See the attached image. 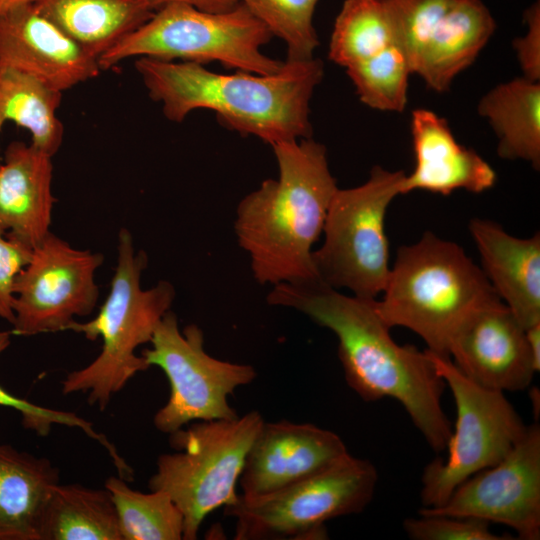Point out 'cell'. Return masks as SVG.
Instances as JSON below:
<instances>
[{
	"label": "cell",
	"mask_w": 540,
	"mask_h": 540,
	"mask_svg": "<svg viewBox=\"0 0 540 540\" xmlns=\"http://www.w3.org/2000/svg\"><path fill=\"white\" fill-rule=\"evenodd\" d=\"M272 148L278 178L262 181L238 203L237 241L248 253L259 284L319 281L312 247L323 232L338 189L326 147L310 137L276 143Z\"/></svg>",
	"instance_id": "obj_3"
},
{
	"label": "cell",
	"mask_w": 540,
	"mask_h": 540,
	"mask_svg": "<svg viewBox=\"0 0 540 540\" xmlns=\"http://www.w3.org/2000/svg\"><path fill=\"white\" fill-rule=\"evenodd\" d=\"M265 422L258 411L231 419L195 421L169 434L173 453L160 455L148 481L183 515V540L198 537L204 519L233 503L248 451Z\"/></svg>",
	"instance_id": "obj_7"
},
{
	"label": "cell",
	"mask_w": 540,
	"mask_h": 540,
	"mask_svg": "<svg viewBox=\"0 0 540 540\" xmlns=\"http://www.w3.org/2000/svg\"><path fill=\"white\" fill-rule=\"evenodd\" d=\"M525 336L534 368L538 372L540 370V323L526 328Z\"/></svg>",
	"instance_id": "obj_36"
},
{
	"label": "cell",
	"mask_w": 540,
	"mask_h": 540,
	"mask_svg": "<svg viewBox=\"0 0 540 540\" xmlns=\"http://www.w3.org/2000/svg\"><path fill=\"white\" fill-rule=\"evenodd\" d=\"M0 64L62 93L101 72L98 59L31 2L0 15Z\"/></svg>",
	"instance_id": "obj_16"
},
{
	"label": "cell",
	"mask_w": 540,
	"mask_h": 540,
	"mask_svg": "<svg viewBox=\"0 0 540 540\" xmlns=\"http://www.w3.org/2000/svg\"><path fill=\"white\" fill-rule=\"evenodd\" d=\"M527 30L513 41V48L524 78L539 82L540 79V4L534 2L524 12Z\"/></svg>",
	"instance_id": "obj_34"
},
{
	"label": "cell",
	"mask_w": 540,
	"mask_h": 540,
	"mask_svg": "<svg viewBox=\"0 0 540 540\" xmlns=\"http://www.w3.org/2000/svg\"><path fill=\"white\" fill-rule=\"evenodd\" d=\"M448 355L466 378L500 392L527 389L536 373L525 329L502 301L473 311L454 333Z\"/></svg>",
	"instance_id": "obj_14"
},
{
	"label": "cell",
	"mask_w": 540,
	"mask_h": 540,
	"mask_svg": "<svg viewBox=\"0 0 540 540\" xmlns=\"http://www.w3.org/2000/svg\"><path fill=\"white\" fill-rule=\"evenodd\" d=\"M32 251L21 241L0 229V318L14 322V285L18 274L29 263Z\"/></svg>",
	"instance_id": "obj_33"
},
{
	"label": "cell",
	"mask_w": 540,
	"mask_h": 540,
	"mask_svg": "<svg viewBox=\"0 0 540 540\" xmlns=\"http://www.w3.org/2000/svg\"><path fill=\"white\" fill-rule=\"evenodd\" d=\"M497 138L502 159L523 160L540 167V83L524 77L501 83L477 106Z\"/></svg>",
	"instance_id": "obj_23"
},
{
	"label": "cell",
	"mask_w": 540,
	"mask_h": 540,
	"mask_svg": "<svg viewBox=\"0 0 540 540\" xmlns=\"http://www.w3.org/2000/svg\"><path fill=\"white\" fill-rule=\"evenodd\" d=\"M396 45L380 0H345L335 19L329 59L345 69Z\"/></svg>",
	"instance_id": "obj_27"
},
{
	"label": "cell",
	"mask_w": 540,
	"mask_h": 540,
	"mask_svg": "<svg viewBox=\"0 0 540 540\" xmlns=\"http://www.w3.org/2000/svg\"><path fill=\"white\" fill-rule=\"evenodd\" d=\"M37 10L99 59L147 22V0H32Z\"/></svg>",
	"instance_id": "obj_22"
},
{
	"label": "cell",
	"mask_w": 540,
	"mask_h": 540,
	"mask_svg": "<svg viewBox=\"0 0 540 540\" xmlns=\"http://www.w3.org/2000/svg\"><path fill=\"white\" fill-rule=\"evenodd\" d=\"M419 512L472 517L512 528L518 539L540 538V427L534 423L496 465L462 482L437 508Z\"/></svg>",
	"instance_id": "obj_13"
},
{
	"label": "cell",
	"mask_w": 540,
	"mask_h": 540,
	"mask_svg": "<svg viewBox=\"0 0 540 540\" xmlns=\"http://www.w3.org/2000/svg\"><path fill=\"white\" fill-rule=\"evenodd\" d=\"M103 261L101 253L74 248L50 232L16 278L13 333L63 331L75 317L90 315L98 302L95 275Z\"/></svg>",
	"instance_id": "obj_12"
},
{
	"label": "cell",
	"mask_w": 540,
	"mask_h": 540,
	"mask_svg": "<svg viewBox=\"0 0 540 540\" xmlns=\"http://www.w3.org/2000/svg\"><path fill=\"white\" fill-rule=\"evenodd\" d=\"M469 231L482 271L500 300L526 329L540 323V236L518 238L498 223L475 218Z\"/></svg>",
	"instance_id": "obj_19"
},
{
	"label": "cell",
	"mask_w": 540,
	"mask_h": 540,
	"mask_svg": "<svg viewBox=\"0 0 540 540\" xmlns=\"http://www.w3.org/2000/svg\"><path fill=\"white\" fill-rule=\"evenodd\" d=\"M30 2L32 0H0V15Z\"/></svg>",
	"instance_id": "obj_37"
},
{
	"label": "cell",
	"mask_w": 540,
	"mask_h": 540,
	"mask_svg": "<svg viewBox=\"0 0 540 540\" xmlns=\"http://www.w3.org/2000/svg\"><path fill=\"white\" fill-rule=\"evenodd\" d=\"M62 94L25 72L0 64V134L7 122H13L31 134L32 145L53 157L64 137L57 115Z\"/></svg>",
	"instance_id": "obj_25"
},
{
	"label": "cell",
	"mask_w": 540,
	"mask_h": 540,
	"mask_svg": "<svg viewBox=\"0 0 540 540\" xmlns=\"http://www.w3.org/2000/svg\"><path fill=\"white\" fill-rule=\"evenodd\" d=\"M362 103L380 111L402 112L412 70L403 51L392 45L346 68Z\"/></svg>",
	"instance_id": "obj_28"
},
{
	"label": "cell",
	"mask_w": 540,
	"mask_h": 540,
	"mask_svg": "<svg viewBox=\"0 0 540 540\" xmlns=\"http://www.w3.org/2000/svg\"><path fill=\"white\" fill-rule=\"evenodd\" d=\"M104 487L114 502L122 540L183 539V515L166 492L134 490L120 476L107 478Z\"/></svg>",
	"instance_id": "obj_26"
},
{
	"label": "cell",
	"mask_w": 540,
	"mask_h": 540,
	"mask_svg": "<svg viewBox=\"0 0 540 540\" xmlns=\"http://www.w3.org/2000/svg\"><path fill=\"white\" fill-rule=\"evenodd\" d=\"M152 8L157 9L170 3H183L203 11L225 12L240 4V0H147Z\"/></svg>",
	"instance_id": "obj_35"
},
{
	"label": "cell",
	"mask_w": 540,
	"mask_h": 540,
	"mask_svg": "<svg viewBox=\"0 0 540 540\" xmlns=\"http://www.w3.org/2000/svg\"><path fill=\"white\" fill-rule=\"evenodd\" d=\"M40 540H122L109 491L56 484L43 509Z\"/></svg>",
	"instance_id": "obj_24"
},
{
	"label": "cell",
	"mask_w": 540,
	"mask_h": 540,
	"mask_svg": "<svg viewBox=\"0 0 540 540\" xmlns=\"http://www.w3.org/2000/svg\"><path fill=\"white\" fill-rule=\"evenodd\" d=\"M410 127L415 166L405 174L401 194L423 190L447 196L460 189L482 193L494 186V169L476 151L457 142L444 118L418 108L411 113Z\"/></svg>",
	"instance_id": "obj_17"
},
{
	"label": "cell",
	"mask_w": 540,
	"mask_h": 540,
	"mask_svg": "<svg viewBox=\"0 0 540 540\" xmlns=\"http://www.w3.org/2000/svg\"><path fill=\"white\" fill-rule=\"evenodd\" d=\"M388 16L395 44L410 67L418 51L459 0H380Z\"/></svg>",
	"instance_id": "obj_30"
},
{
	"label": "cell",
	"mask_w": 540,
	"mask_h": 540,
	"mask_svg": "<svg viewBox=\"0 0 540 540\" xmlns=\"http://www.w3.org/2000/svg\"><path fill=\"white\" fill-rule=\"evenodd\" d=\"M418 518H407L403 529L413 540H511L509 534H495L490 523L472 518L418 512Z\"/></svg>",
	"instance_id": "obj_31"
},
{
	"label": "cell",
	"mask_w": 540,
	"mask_h": 540,
	"mask_svg": "<svg viewBox=\"0 0 540 540\" xmlns=\"http://www.w3.org/2000/svg\"><path fill=\"white\" fill-rule=\"evenodd\" d=\"M378 481L375 466L350 454L307 479L276 492L247 498L241 494L224 507L235 520V540H319L325 523L362 512Z\"/></svg>",
	"instance_id": "obj_9"
},
{
	"label": "cell",
	"mask_w": 540,
	"mask_h": 540,
	"mask_svg": "<svg viewBox=\"0 0 540 540\" xmlns=\"http://www.w3.org/2000/svg\"><path fill=\"white\" fill-rule=\"evenodd\" d=\"M147 265V254L135 250L131 233L122 228L108 296L92 320H75L67 328L90 341L100 338L101 351L90 364L66 375L61 381L63 394L86 393L90 405L104 410L113 395L149 368L136 349L151 341L158 323L171 309L175 288L161 280L143 289L141 278Z\"/></svg>",
	"instance_id": "obj_5"
},
{
	"label": "cell",
	"mask_w": 540,
	"mask_h": 540,
	"mask_svg": "<svg viewBox=\"0 0 540 540\" xmlns=\"http://www.w3.org/2000/svg\"><path fill=\"white\" fill-rule=\"evenodd\" d=\"M135 69L164 116L182 122L196 109L214 111L228 129L271 146L310 138V100L324 75L321 60H286L271 75L212 72L192 62L138 57Z\"/></svg>",
	"instance_id": "obj_2"
},
{
	"label": "cell",
	"mask_w": 540,
	"mask_h": 540,
	"mask_svg": "<svg viewBox=\"0 0 540 540\" xmlns=\"http://www.w3.org/2000/svg\"><path fill=\"white\" fill-rule=\"evenodd\" d=\"M150 343L151 348L141 356L149 367H159L170 385L168 401L153 418L158 431L169 435L195 421L237 416L228 397L254 381L257 372L253 366L209 355L202 329L190 324L180 330L171 309L158 323Z\"/></svg>",
	"instance_id": "obj_11"
},
{
	"label": "cell",
	"mask_w": 540,
	"mask_h": 540,
	"mask_svg": "<svg viewBox=\"0 0 540 540\" xmlns=\"http://www.w3.org/2000/svg\"><path fill=\"white\" fill-rule=\"evenodd\" d=\"M10 332H0V355L10 345ZM0 406L15 409L22 416V424L40 436H46L53 425L78 428L86 435L94 433L93 424L69 411L46 408L17 397L0 386Z\"/></svg>",
	"instance_id": "obj_32"
},
{
	"label": "cell",
	"mask_w": 540,
	"mask_h": 540,
	"mask_svg": "<svg viewBox=\"0 0 540 540\" xmlns=\"http://www.w3.org/2000/svg\"><path fill=\"white\" fill-rule=\"evenodd\" d=\"M52 157L15 140L0 158V229L31 249L51 232Z\"/></svg>",
	"instance_id": "obj_18"
},
{
	"label": "cell",
	"mask_w": 540,
	"mask_h": 540,
	"mask_svg": "<svg viewBox=\"0 0 540 540\" xmlns=\"http://www.w3.org/2000/svg\"><path fill=\"white\" fill-rule=\"evenodd\" d=\"M58 483L49 459L0 444V540H40L43 509Z\"/></svg>",
	"instance_id": "obj_21"
},
{
	"label": "cell",
	"mask_w": 540,
	"mask_h": 540,
	"mask_svg": "<svg viewBox=\"0 0 540 540\" xmlns=\"http://www.w3.org/2000/svg\"><path fill=\"white\" fill-rule=\"evenodd\" d=\"M404 176L403 171L376 165L363 184L337 189L326 214L324 241L312 252L321 283L363 299H376L383 292L391 269L385 216L401 194Z\"/></svg>",
	"instance_id": "obj_8"
},
{
	"label": "cell",
	"mask_w": 540,
	"mask_h": 540,
	"mask_svg": "<svg viewBox=\"0 0 540 540\" xmlns=\"http://www.w3.org/2000/svg\"><path fill=\"white\" fill-rule=\"evenodd\" d=\"M319 0H240L272 36L287 46V60L313 58L319 40L313 26V15Z\"/></svg>",
	"instance_id": "obj_29"
},
{
	"label": "cell",
	"mask_w": 540,
	"mask_h": 540,
	"mask_svg": "<svg viewBox=\"0 0 540 540\" xmlns=\"http://www.w3.org/2000/svg\"><path fill=\"white\" fill-rule=\"evenodd\" d=\"M496 29L481 0H459L428 36L411 63L412 73L438 93L478 57Z\"/></svg>",
	"instance_id": "obj_20"
},
{
	"label": "cell",
	"mask_w": 540,
	"mask_h": 540,
	"mask_svg": "<svg viewBox=\"0 0 540 540\" xmlns=\"http://www.w3.org/2000/svg\"><path fill=\"white\" fill-rule=\"evenodd\" d=\"M437 373L450 388L457 419L446 449L423 471L424 508L443 505L453 491L475 473L499 463L526 431L527 425L504 392L481 387L466 378L449 356L426 349Z\"/></svg>",
	"instance_id": "obj_10"
},
{
	"label": "cell",
	"mask_w": 540,
	"mask_h": 540,
	"mask_svg": "<svg viewBox=\"0 0 540 540\" xmlns=\"http://www.w3.org/2000/svg\"><path fill=\"white\" fill-rule=\"evenodd\" d=\"M272 37L241 3L225 12L170 3L105 52L98 64L102 71L129 58L149 57L201 65L219 62L237 71L271 75L285 63L263 53L262 47Z\"/></svg>",
	"instance_id": "obj_6"
},
{
	"label": "cell",
	"mask_w": 540,
	"mask_h": 540,
	"mask_svg": "<svg viewBox=\"0 0 540 540\" xmlns=\"http://www.w3.org/2000/svg\"><path fill=\"white\" fill-rule=\"evenodd\" d=\"M349 454L340 436L311 423L264 422L239 478L241 495L270 494L316 475Z\"/></svg>",
	"instance_id": "obj_15"
},
{
	"label": "cell",
	"mask_w": 540,
	"mask_h": 540,
	"mask_svg": "<svg viewBox=\"0 0 540 540\" xmlns=\"http://www.w3.org/2000/svg\"><path fill=\"white\" fill-rule=\"evenodd\" d=\"M374 301L341 294L319 281L280 283L267 296L268 304L295 309L331 330L348 386L366 402L398 401L429 446L441 452L452 433L442 407L446 384L426 350L392 339Z\"/></svg>",
	"instance_id": "obj_1"
},
{
	"label": "cell",
	"mask_w": 540,
	"mask_h": 540,
	"mask_svg": "<svg viewBox=\"0 0 540 540\" xmlns=\"http://www.w3.org/2000/svg\"><path fill=\"white\" fill-rule=\"evenodd\" d=\"M375 309L389 327L419 335L427 349L448 355L450 341L476 309L501 301L484 272L452 241L425 232L398 248Z\"/></svg>",
	"instance_id": "obj_4"
}]
</instances>
